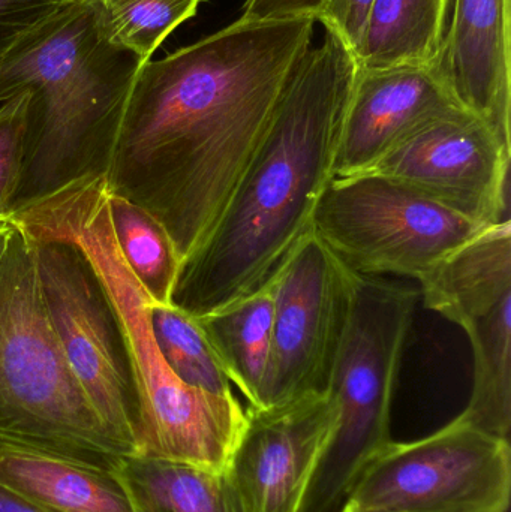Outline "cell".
<instances>
[{
  "mask_svg": "<svg viewBox=\"0 0 511 512\" xmlns=\"http://www.w3.org/2000/svg\"><path fill=\"white\" fill-rule=\"evenodd\" d=\"M510 161L511 149L483 120L458 110L414 132L365 173L398 180L489 227L509 219Z\"/></svg>",
  "mask_w": 511,
  "mask_h": 512,
  "instance_id": "cell-11",
  "label": "cell"
},
{
  "mask_svg": "<svg viewBox=\"0 0 511 512\" xmlns=\"http://www.w3.org/2000/svg\"><path fill=\"white\" fill-rule=\"evenodd\" d=\"M452 0H375L357 65L366 69L435 65Z\"/></svg>",
  "mask_w": 511,
  "mask_h": 512,
  "instance_id": "cell-17",
  "label": "cell"
},
{
  "mask_svg": "<svg viewBox=\"0 0 511 512\" xmlns=\"http://www.w3.org/2000/svg\"><path fill=\"white\" fill-rule=\"evenodd\" d=\"M9 225H11V218L9 213L0 216V251H2L3 243H5L6 233H8Z\"/></svg>",
  "mask_w": 511,
  "mask_h": 512,
  "instance_id": "cell-27",
  "label": "cell"
},
{
  "mask_svg": "<svg viewBox=\"0 0 511 512\" xmlns=\"http://www.w3.org/2000/svg\"><path fill=\"white\" fill-rule=\"evenodd\" d=\"M113 474L134 512H243L224 472L128 454Z\"/></svg>",
  "mask_w": 511,
  "mask_h": 512,
  "instance_id": "cell-16",
  "label": "cell"
},
{
  "mask_svg": "<svg viewBox=\"0 0 511 512\" xmlns=\"http://www.w3.org/2000/svg\"><path fill=\"white\" fill-rule=\"evenodd\" d=\"M341 512H369V511L359 510V508H354V507H351V505L345 504L344 508H342Z\"/></svg>",
  "mask_w": 511,
  "mask_h": 512,
  "instance_id": "cell-28",
  "label": "cell"
},
{
  "mask_svg": "<svg viewBox=\"0 0 511 512\" xmlns=\"http://www.w3.org/2000/svg\"><path fill=\"white\" fill-rule=\"evenodd\" d=\"M0 442L107 469L128 456L66 360L45 304L35 242L12 219L0 251Z\"/></svg>",
  "mask_w": 511,
  "mask_h": 512,
  "instance_id": "cell-4",
  "label": "cell"
},
{
  "mask_svg": "<svg viewBox=\"0 0 511 512\" xmlns=\"http://www.w3.org/2000/svg\"><path fill=\"white\" fill-rule=\"evenodd\" d=\"M357 68L330 30L303 54L215 227L182 265L173 304L200 318L254 294L312 230Z\"/></svg>",
  "mask_w": 511,
  "mask_h": 512,
  "instance_id": "cell-2",
  "label": "cell"
},
{
  "mask_svg": "<svg viewBox=\"0 0 511 512\" xmlns=\"http://www.w3.org/2000/svg\"><path fill=\"white\" fill-rule=\"evenodd\" d=\"M314 18H239L164 59L147 60L104 144L116 194L170 234L182 265L203 245L269 126Z\"/></svg>",
  "mask_w": 511,
  "mask_h": 512,
  "instance_id": "cell-1",
  "label": "cell"
},
{
  "mask_svg": "<svg viewBox=\"0 0 511 512\" xmlns=\"http://www.w3.org/2000/svg\"><path fill=\"white\" fill-rule=\"evenodd\" d=\"M156 343L170 369L185 384L230 396L231 382L200 322L176 304H150Z\"/></svg>",
  "mask_w": 511,
  "mask_h": 512,
  "instance_id": "cell-20",
  "label": "cell"
},
{
  "mask_svg": "<svg viewBox=\"0 0 511 512\" xmlns=\"http://www.w3.org/2000/svg\"><path fill=\"white\" fill-rule=\"evenodd\" d=\"M0 489L41 512H134L113 469L0 442Z\"/></svg>",
  "mask_w": 511,
  "mask_h": 512,
  "instance_id": "cell-15",
  "label": "cell"
},
{
  "mask_svg": "<svg viewBox=\"0 0 511 512\" xmlns=\"http://www.w3.org/2000/svg\"><path fill=\"white\" fill-rule=\"evenodd\" d=\"M33 242L48 315L66 360L110 435L132 454L137 436L134 388L101 286L74 246Z\"/></svg>",
  "mask_w": 511,
  "mask_h": 512,
  "instance_id": "cell-10",
  "label": "cell"
},
{
  "mask_svg": "<svg viewBox=\"0 0 511 512\" xmlns=\"http://www.w3.org/2000/svg\"><path fill=\"white\" fill-rule=\"evenodd\" d=\"M483 228L375 173L333 177L312 218L318 239L354 273L417 280Z\"/></svg>",
  "mask_w": 511,
  "mask_h": 512,
  "instance_id": "cell-6",
  "label": "cell"
},
{
  "mask_svg": "<svg viewBox=\"0 0 511 512\" xmlns=\"http://www.w3.org/2000/svg\"><path fill=\"white\" fill-rule=\"evenodd\" d=\"M435 68L464 110L511 149V0H452Z\"/></svg>",
  "mask_w": 511,
  "mask_h": 512,
  "instance_id": "cell-14",
  "label": "cell"
},
{
  "mask_svg": "<svg viewBox=\"0 0 511 512\" xmlns=\"http://www.w3.org/2000/svg\"><path fill=\"white\" fill-rule=\"evenodd\" d=\"M428 309L458 324L473 351V390L461 417L509 439L511 222L489 225L419 280Z\"/></svg>",
  "mask_w": 511,
  "mask_h": 512,
  "instance_id": "cell-8",
  "label": "cell"
},
{
  "mask_svg": "<svg viewBox=\"0 0 511 512\" xmlns=\"http://www.w3.org/2000/svg\"><path fill=\"white\" fill-rule=\"evenodd\" d=\"M0 512H41L0 489Z\"/></svg>",
  "mask_w": 511,
  "mask_h": 512,
  "instance_id": "cell-26",
  "label": "cell"
},
{
  "mask_svg": "<svg viewBox=\"0 0 511 512\" xmlns=\"http://www.w3.org/2000/svg\"><path fill=\"white\" fill-rule=\"evenodd\" d=\"M464 110L435 65L357 68L335 177L365 173L428 123Z\"/></svg>",
  "mask_w": 511,
  "mask_h": 512,
  "instance_id": "cell-13",
  "label": "cell"
},
{
  "mask_svg": "<svg viewBox=\"0 0 511 512\" xmlns=\"http://www.w3.org/2000/svg\"><path fill=\"white\" fill-rule=\"evenodd\" d=\"M29 107L27 92L0 104V216L11 212L21 161L29 147Z\"/></svg>",
  "mask_w": 511,
  "mask_h": 512,
  "instance_id": "cell-22",
  "label": "cell"
},
{
  "mask_svg": "<svg viewBox=\"0 0 511 512\" xmlns=\"http://www.w3.org/2000/svg\"><path fill=\"white\" fill-rule=\"evenodd\" d=\"M114 237L153 303H173L182 259L161 222L146 209L111 189L108 195Z\"/></svg>",
  "mask_w": 511,
  "mask_h": 512,
  "instance_id": "cell-19",
  "label": "cell"
},
{
  "mask_svg": "<svg viewBox=\"0 0 511 512\" xmlns=\"http://www.w3.org/2000/svg\"><path fill=\"white\" fill-rule=\"evenodd\" d=\"M143 65L110 41L96 0H68L0 56V104L30 95L27 149L42 179L107 143Z\"/></svg>",
  "mask_w": 511,
  "mask_h": 512,
  "instance_id": "cell-3",
  "label": "cell"
},
{
  "mask_svg": "<svg viewBox=\"0 0 511 512\" xmlns=\"http://www.w3.org/2000/svg\"><path fill=\"white\" fill-rule=\"evenodd\" d=\"M68 0H0V56L30 27Z\"/></svg>",
  "mask_w": 511,
  "mask_h": 512,
  "instance_id": "cell-24",
  "label": "cell"
},
{
  "mask_svg": "<svg viewBox=\"0 0 511 512\" xmlns=\"http://www.w3.org/2000/svg\"><path fill=\"white\" fill-rule=\"evenodd\" d=\"M357 273L309 231L266 283L273 295L272 351L257 408L329 390L347 334Z\"/></svg>",
  "mask_w": 511,
  "mask_h": 512,
  "instance_id": "cell-9",
  "label": "cell"
},
{
  "mask_svg": "<svg viewBox=\"0 0 511 512\" xmlns=\"http://www.w3.org/2000/svg\"><path fill=\"white\" fill-rule=\"evenodd\" d=\"M228 379L249 406L260 405L272 351L273 295L267 286L197 318Z\"/></svg>",
  "mask_w": 511,
  "mask_h": 512,
  "instance_id": "cell-18",
  "label": "cell"
},
{
  "mask_svg": "<svg viewBox=\"0 0 511 512\" xmlns=\"http://www.w3.org/2000/svg\"><path fill=\"white\" fill-rule=\"evenodd\" d=\"M327 0H246L240 18L251 21L314 18L323 11Z\"/></svg>",
  "mask_w": 511,
  "mask_h": 512,
  "instance_id": "cell-25",
  "label": "cell"
},
{
  "mask_svg": "<svg viewBox=\"0 0 511 512\" xmlns=\"http://www.w3.org/2000/svg\"><path fill=\"white\" fill-rule=\"evenodd\" d=\"M201 2L204 0H96L110 41L141 63L152 59L167 36L197 14Z\"/></svg>",
  "mask_w": 511,
  "mask_h": 512,
  "instance_id": "cell-21",
  "label": "cell"
},
{
  "mask_svg": "<svg viewBox=\"0 0 511 512\" xmlns=\"http://www.w3.org/2000/svg\"><path fill=\"white\" fill-rule=\"evenodd\" d=\"M510 495L509 439L458 415L426 438L390 442L345 499L369 512H507Z\"/></svg>",
  "mask_w": 511,
  "mask_h": 512,
  "instance_id": "cell-7",
  "label": "cell"
},
{
  "mask_svg": "<svg viewBox=\"0 0 511 512\" xmlns=\"http://www.w3.org/2000/svg\"><path fill=\"white\" fill-rule=\"evenodd\" d=\"M374 2L375 0H327L317 21L323 23L324 29L335 33L356 57L362 47Z\"/></svg>",
  "mask_w": 511,
  "mask_h": 512,
  "instance_id": "cell-23",
  "label": "cell"
},
{
  "mask_svg": "<svg viewBox=\"0 0 511 512\" xmlns=\"http://www.w3.org/2000/svg\"><path fill=\"white\" fill-rule=\"evenodd\" d=\"M224 474L243 512H302L338 424L329 393L245 411Z\"/></svg>",
  "mask_w": 511,
  "mask_h": 512,
  "instance_id": "cell-12",
  "label": "cell"
},
{
  "mask_svg": "<svg viewBox=\"0 0 511 512\" xmlns=\"http://www.w3.org/2000/svg\"><path fill=\"white\" fill-rule=\"evenodd\" d=\"M419 301L414 286L357 274L350 324L327 390L338 406V424L302 512L332 511L392 442L393 396Z\"/></svg>",
  "mask_w": 511,
  "mask_h": 512,
  "instance_id": "cell-5",
  "label": "cell"
}]
</instances>
